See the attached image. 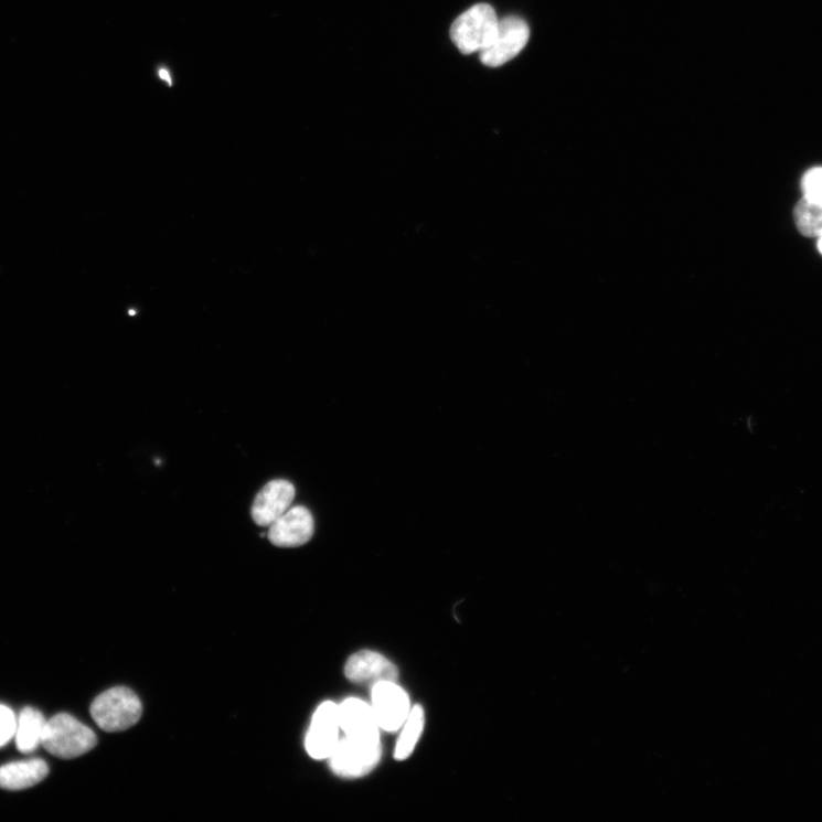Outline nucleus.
Returning a JSON list of instances; mask_svg holds the SVG:
<instances>
[{"label": "nucleus", "mask_w": 822, "mask_h": 822, "mask_svg": "<svg viewBox=\"0 0 822 822\" xmlns=\"http://www.w3.org/2000/svg\"><path fill=\"white\" fill-rule=\"evenodd\" d=\"M96 735L70 714L61 713L46 723L42 746L58 759L72 760L90 751Z\"/></svg>", "instance_id": "f257e3e1"}, {"label": "nucleus", "mask_w": 822, "mask_h": 822, "mask_svg": "<svg viewBox=\"0 0 822 822\" xmlns=\"http://www.w3.org/2000/svg\"><path fill=\"white\" fill-rule=\"evenodd\" d=\"M142 712L139 697L125 686L108 690L90 706V715L96 725L107 733H120L135 727Z\"/></svg>", "instance_id": "f03ea898"}, {"label": "nucleus", "mask_w": 822, "mask_h": 822, "mask_svg": "<svg viewBox=\"0 0 822 822\" xmlns=\"http://www.w3.org/2000/svg\"><path fill=\"white\" fill-rule=\"evenodd\" d=\"M500 19L490 6L478 4L456 19L450 38L463 54L481 53L495 38Z\"/></svg>", "instance_id": "7ed1b4c3"}, {"label": "nucleus", "mask_w": 822, "mask_h": 822, "mask_svg": "<svg viewBox=\"0 0 822 822\" xmlns=\"http://www.w3.org/2000/svg\"><path fill=\"white\" fill-rule=\"evenodd\" d=\"M381 759V743L369 744L344 736L328 760L337 776L355 779L371 773Z\"/></svg>", "instance_id": "20e7f679"}, {"label": "nucleus", "mask_w": 822, "mask_h": 822, "mask_svg": "<svg viewBox=\"0 0 822 822\" xmlns=\"http://www.w3.org/2000/svg\"><path fill=\"white\" fill-rule=\"evenodd\" d=\"M372 708L381 730L397 733L412 712L409 697L396 682H378L372 690Z\"/></svg>", "instance_id": "39448f33"}, {"label": "nucleus", "mask_w": 822, "mask_h": 822, "mask_svg": "<svg viewBox=\"0 0 822 822\" xmlns=\"http://www.w3.org/2000/svg\"><path fill=\"white\" fill-rule=\"evenodd\" d=\"M340 706L333 702L321 704L311 722L306 747L314 760H328L341 740Z\"/></svg>", "instance_id": "423d86ee"}, {"label": "nucleus", "mask_w": 822, "mask_h": 822, "mask_svg": "<svg viewBox=\"0 0 822 822\" xmlns=\"http://www.w3.org/2000/svg\"><path fill=\"white\" fill-rule=\"evenodd\" d=\"M530 36V26L522 19L509 17L500 20L495 38L480 53V58L488 67H501L527 45Z\"/></svg>", "instance_id": "0eeeda50"}, {"label": "nucleus", "mask_w": 822, "mask_h": 822, "mask_svg": "<svg viewBox=\"0 0 822 822\" xmlns=\"http://www.w3.org/2000/svg\"><path fill=\"white\" fill-rule=\"evenodd\" d=\"M313 534L312 513L306 506L298 505L290 508L270 525L268 538L277 547L292 548L309 543Z\"/></svg>", "instance_id": "6e6552de"}, {"label": "nucleus", "mask_w": 822, "mask_h": 822, "mask_svg": "<svg viewBox=\"0 0 822 822\" xmlns=\"http://www.w3.org/2000/svg\"><path fill=\"white\" fill-rule=\"evenodd\" d=\"M295 487L291 482L278 479L263 487L252 506V517L259 527L270 525L284 515L292 505Z\"/></svg>", "instance_id": "1a4fd4ad"}, {"label": "nucleus", "mask_w": 822, "mask_h": 822, "mask_svg": "<svg viewBox=\"0 0 822 822\" xmlns=\"http://www.w3.org/2000/svg\"><path fill=\"white\" fill-rule=\"evenodd\" d=\"M341 728L345 737L380 744V726L372 705L357 698H349L340 705Z\"/></svg>", "instance_id": "9d476101"}, {"label": "nucleus", "mask_w": 822, "mask_h": 822, "mask_svg": "<svg viewBox=\"0 0 822 822\" xmlns=\"http://www.w3.org/2000/svg\"><path fill=\"white\" fill-rule=\"evenodd\" d=\"M346 677L354 683L397 682L399 671L383 654L363 650L350 656L345 666Z\"/></svg>", "instance_id": "9b49d317"}, {"label": "nucleus", "mask_w": 822, "mask_h": 822, "mask_svg": "<svg viewBox=\"0 0 822 822\" xmlns=\"http://www.w3.org/2000/svg\"><path fill=\"white\" fill-rule=\"evenodd\" d=\"M47 775L49 766L41 759L9 764L0 767V788L23 791L42 782Z\"/></svg>", "instance_id": "f8f14e48"}, {"label": "nucleus", "mask_w": 822, "mask_h": 822, "mask_svg": "<svg viewBox=\"0 0 822 822\" xmlns=\"http://www.w3.org/2000/svg\"><path fill=\"white\" fill-rule=\"evenodd\" d=\"M44 715L32 707H25L17 722L15 744L22 754H30L42 746L46 728Z\"/></svg>", "instance_id": "ddd939ff"}, {"label": "nucleus", "mask_w": 822, "mask_h": 822, "mask_svg": "<svg viewBox=\"0 0 822 822\" xmlns=\"http://www.w3.org/2000/svg\"><path fill=\"white\" fill-rule=\"evenodd\" d=\"M424 725V711L421 706L416 705L412 708V712L402 728L403 732L396 746V752H394V758H396V760L405 761L414 752L423 734Z\"/></svg>", "instance_id": "4468645a"}, {"label": "nucleus", "mask_w": 822, "mask_h": 822, "mask_svg": "<svg viewBox=\"0 0 822 822\" xmlns=\"http://www.w3.org/2000/svg\"><path fill=\"white\" fill-rule=\"evenodd\" d=\"M796 223L800 233L810 238L822 236V203L804 199L796 207Z\"/></svg>", "instance_id": "2eb2a0df"}, {"label": "nucleus", "mask_w": 822, "mask_h": 822, "mask_svg": "<svg viewBox=\"0 0 822 822\" xmlns=\"http://www.w3.org/2000/svg\"><path fill=\"white\" fill-rule=\"evenodd\" d=\"M804 199L822 203V168L805 173L802 181Z\"/></svg>", "instance_id": "dca6fc26"}, {"label": "nucleus", "mask_w": 822, "mask_h": 822, "mask_svg": "<svg viewBox=\"0 0 822 822\" xmlns=\"http://www.w3.org/2000/svg\"><path fill=\"white\" fill-rule=\"evenodd\" d=\"M17 722L13 711L8 706L0 705V747L12 740L17 732Z\"/></svg>", "instance_id": "f3484780"}, {"label": "nucleus", "mask_w": 822, "mask_h": 822, "mask_svg": "<svg viewBox=\"0 0 822 822\" xmlns=\"http://www.w3.org/2000/svg\"><path fill=\"white\" fill-rule=\"evenodd\" d=\"M818 239H819V241H818V249H819V252H820V253H821V255H822V236H821V237H819Z\"/></svg>", "instance_id": "a211bd4d"}]
</instances>
